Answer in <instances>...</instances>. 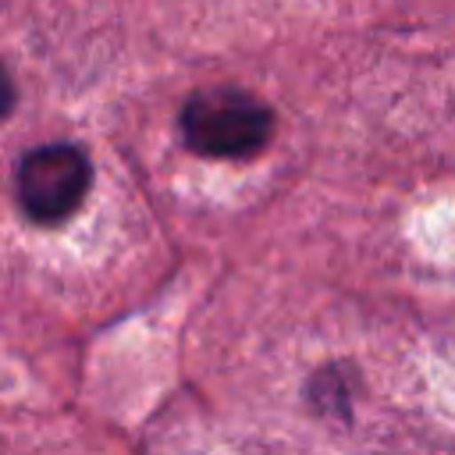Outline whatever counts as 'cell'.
Wrapping results in <instances>:
<instances>
[{
    "label": "cell",
    "instance_id": "cell-2",
    "mask_svg": "<svg viewBox=\"0 0 455 455\" xmlns=\"http://www.w3.org/2000/svg\"><path fill=\"white\" fill-rule=\"evenodd\" d=\"M89 192V156L78 146H39L21 156L18 199L36 224L68 220Z\"/></svg>",
    "mask_w": 455,
    "mask_h": 455
},
{
    "label": "cell",
    "instance_id": "cell-1",
    "mask_svg": "<svg viewBox=\"0 0 455 455\" xmlns=\"http://www.w3.org/2000/svg\"><path fill=\"white\" fill-rule=\"evenodd\" d=\"M181 135L203 156H252L274 135V114L242 89H203L181 110Z\"/></svg>",
    "mask_w": 455,
    "mask_h": 455
},
{
    "label": "cell",
    "instance_id": "cell-3",
    "mask_svg": "<svg viewBox=\"0 0 455 455\" xmlns=\"http://www.w3.org/2000/svg\"><path fill=\"white\" fill-rule=\"evenodd\" d=\"M14 78H11V71L0 64V117H7L11 114V107H14Z\"/></svg>",
    "mask_w": 455,
    "mask_h": 455
}]
</instances>
